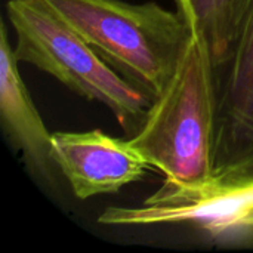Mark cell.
Wrapping results in <instances>:
<instances>
[{
  "instance_id": "5",
  "label": "cell",
  "mask_w": 253,
  "mask_h": 253,
  "mask_svg": "<svg viewBox=\"0 0 253 253\" xmlns=\"http://www.w3.org/2000/svg\"><path fill=\"white\" fill-rule=\"evenodd\" d=\"M215 87L213 176L253 175V0L230 58L215 68Z\"/></svg>"
},
{
  "instance_id": "7",
  "label": "cell",
  "mask_w": 253,
  "mask_h": 253,
  "mask_svg": "<svg viewBox=\"0 0 253 253\" xmlns=\"http://www.w3.org/2000/svg\"><path fill=\"white\" fill-rule=\"evenodd\" d=\"M19 61L9 43L4 24L0 34V116L12 144L27 163L44 179H52V133L39 114L33 98L19 74Z\"/></svg>"
},
{
  "instance_id": "2",
  "label": "cell",
  "mask_w": 253,
  "mask_h": 253,
  "mask_svg": "<svg viewBox=\"0 0 253 253\" xmlns=\"http://www.w3.org/2000/svg\"><path fill=\"white\" fill-rule=\"evenodd\" d=\"M116 71L153 99L173 77L193 31L178 10L123 0H44Z\"/></svg>"
},
{
  "instance_id": "6",
  "label": "cell",
  "mask_w": 253,
  "mask_h": 253,
  "mask_svg": "<svg viewBox=\"0 0 253 253\" xmlns=\"http://www.w3.org/2000/svg\"><path fill=\"white\" fill-rule=\"evenodd\" d=\"M52 157L80 200L117 193L153 169L129 139L101 129L52 133Z\"/></svg>"
},
{
  "instance_id": "9",
  "label": "cell",
  "mask_w": 253,
  "mask_h": 253,
  "mask_svg": "<svg viewBox=\"0 0 253 253\" xmlns=\"http://www.w3.org/2000/svg\"><path fill=\"white\" fill-rule=\"evenodd\" d=\"M245 228H249V230H252L253 231V212L251 213V216L246 219V222H245Z\"/></svg>"
},
{
  "instance_id": "8",
  "label": "cell",
  "mask_w": 253,
  "mask_h": 253,
  "mask_svg": "<svg viewBox=\"0 0 253 253\" xmlns=\"http://www.w3.org/2000/svg\"><path fill=\"white\" fill-rule=\"evenodd\" d=\"M194 36L209 50L215 68L231 55L249 0H175Z\"/></svg>"
},
{
  "instance_id": "1",
  "label": "cell",
  "mask_w": 253,
  "mask_h": 253,
  "mask_svg": "<svg viewBox=\"0 0 253 253\" xmlns=\"http://www.w3.org/2000/svg\"><path fill=\"white\" fill-rule=\"evenodd\" d=\"M215 139V67L206 43L193 34L173 77L129 141L165 181L191 185L213 176Z\"/></svg>"
},
{
  "instance_id": "3",
  "label": "cell",
  "mask_w": 253,
  "mask_h": 253,
  "mask_svg": "<svg viewBox=\"0 0 253 253\" xmlns=\"http://www.w3.org/2000/svg\"><path fill=\"white\" fill-rule=\"evenodd\" d=\"M19 62L50 74L87 101L104 104L126 132L135 133L153 98L116 71L44 0H9Z\"/></svg>"
},
{
  "instance_id": "4",
  "label": "cell",
  "mask_w": 253,
  "mask_h": 253,
  "mask_svg": "<svg viewBox=\"0 0 253 253\" xmlns=\"http://www.w3.org/2000/svg\"><path fill=\"white\" fill-rule=\"evenodd\" d=\"M253 212V175L212 176L200 184L165 181L138 208H107L104 225L193 224L212 236L245 228Z\"/></svg>"
}]
</instances>
